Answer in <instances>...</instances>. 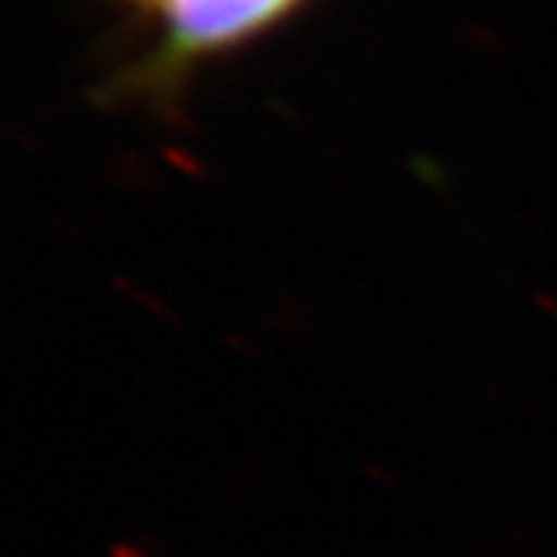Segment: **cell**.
I'll list each match as a JSON object with an SVG mask.
<instances>
[{
  "mask_svg": "<svg viewBox=\"0 0 557 557\" xmlns=\"http://www.w3.org/2000/svg\"><path fill=\"white\" fill-rule=\"evenodd\" d=\"M156 28L139 78L174 84L201 62L233 53L276 28L307 0H127Z\"/></svg>",
  "mask_w": 557,
  "mask_h": 557,
  "instance_id": "obj_1",
  "label": "cell"
}]
</instances>
